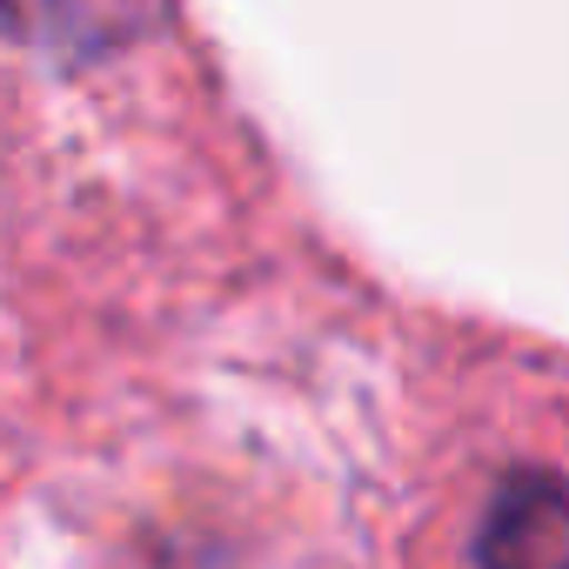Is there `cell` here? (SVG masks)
<instances>
[{
    "label": "cell",
    "mask_w": 569,
    "mask_h": 569,
    "mask_svg": "<svg viewBox=\"0 0 569 569\" xmlns=\"http://www.w3.org/2000/svg\"><path fill=\"white\" fill-rule=\"evenodd\" d=\"M482 569H569V482H509L482 529Z\"/></svg>",
    "instance_id": "6da1fadb"
},
{
    "label": "cell",
    "mask_w": 569,
    "mask_h": 569,
    "mask_svg": "<svg viewBox=\"0 0 569 569\" xmlns=\"http://www.w3.org/2000/svg\"><path fill=\"white\" fill-rule=\"evenodd\" d=\"M41 14H61L68 28H94V14L114 8V21H134V0H34Z\"/></svg>",
    "instance_id": "7a4b0ae2"
}]
</instances>
